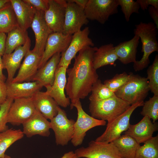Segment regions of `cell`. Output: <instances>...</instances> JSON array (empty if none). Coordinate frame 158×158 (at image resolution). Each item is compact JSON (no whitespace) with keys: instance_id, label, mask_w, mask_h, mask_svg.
<instances>
[{"instance_id":"obj_16","label":"cell","mask_w":158,"mask_h":158,"mask_svg":"<svg viewBox=\"0 0 158 158\" xmlns=\"http://www.w3.org/2000/svg\"><path fill=\"white\" fill-rule=\"evenodd\" d=\"M44 13L36 10L30 26L35 39V46L32 50L42 56L47 39L52 32L45 21Z\"/></svg>"},{"instance_id":"obj_14","label":"cell","mask_w":158,"mask_h":158,"mask_svg":"<svg viewBox=\"0 0 158 158\" xmlns=\"http://www.w3.org/2000/svg\"><path fill=\"white\" fill-rule=\"evenodd\" d=\"M72 37V35H65L62 32H52L47 39L38 69L54 54L64 52L69 46Z\"/></svg>"},{"instance_id":"obj_45","label":"cell","mask_w":158,"mask_h":158,"mask_svg":"<svg viewBox=\"0 0 158 158\" xmlns=\"http://www.w3.org/2000/svg\"><path fill=\"white\" fill-rule=\"evenodd\" d=\"M60 158H76L74 152L73 151H70L67 152Z\"/></svg>"},{"instance_id":"obj_3","label":"cell","mask_w":158,"mask_h":158,"mask_svg":"<svg viewBox=\"0 0 158 158\" xmlns=\"http://www.w3.org/2000/svg\"><path fill=\"white\" fill-rule=\"evenodd\" d=\"M130 105L114 95L102 100L90 102L89 109L92 117L109 122L124 112Z\"/></svg>"},{"instance_id":"obj_5","label":"cell","mask_w":158,"mask_h":158,"mask_svg":"<svg viewBox=\"0 0 158 158\" xmlns=\"http://www.w3.org/2000/svg\"><path fill=\"white\" fill-rule=\"evenodd\" d=\"M144 102V101H141L131 105L123 113L108 122L104 131L95 140L107 143L112 142L120 137L123 132L128 129L133 113L137 108L142 106Z\"/></svg>"},{"instance_id":"obj_8","label":"cell","mask_w":158,"mask_h":158,"mask_svg":"<svg viewBox=\"0 0 158 158\" xmlns=\"http://www.w3.org/2000/svg\"><path fill=\"white\" fill-rule=\"evenodd\" d=\"M74 152L76 158H123L113 142L91 140L87 147L78 148Z\"/></svg>"},{"instance_id":"obj_29","label":"cell","mask_w":158,"mask_h":158,"mask_svg":"<svg viewBox=\"0 0 158 158\" xmlns=\"http://www.w3.org/2000/svg\"><path fill=\"white\" fill-rule=\"evenodd\" d=\"M18 26L10 2L0 8V32L8 33Z\"/></svg>"},{"instance_id":"obj_11","label":"cell","mask_w":158,"mask_h":158,"mask_svg":"<svg viewBox=\"0 0 158 158\" xmlns=\"http://www.w3.org/2000/svg\"><path fill=\"white\" fill-rule=\"evenodd\" d=\"M37 111L31 97L15 99L8 112V123L14 125L23 124L30 119Z\"/></svg>"},{"instance_id":"obj_35","label":"cell","mask_w":158,"mask_h":158,"mask_svg":"<svg viewBox=\"0 0 158 158\" xmlns=\"http://www.w3.org/2000/svg\"><path fill=\"white\" fill-rule=\"evenodd\" d=\"M130 73L124 72L116 74L112 78L105 80L104 84L114 92L124 85L128 80Z\"/></svg>"},{"instance_id":"obj_44","label":"cell","mask_w":158,"mask_h":158,"mask_svg":"<svg viewBox=\"0 0 158 158\" xmlns=\"http://www.w3.org/2000/svg\"><path fill=\"white\" fill-rule=\"evenodd\" d=\"M1 56H0V80L5 82L6 78L3 73L4 67Z\"/></svg>"},{"instance_id":"obj_1","label":"cell","mask_w":158,"mask_h":158,"mask_svg":"<svg viewBox=\"0 0 158 158\" xmlns=\"http://www.w3.org/2000/svg\"><path fill=\"white\" fill-rule=\"evenodd\" d=\"M97 48L88 47L81 50L75 57L73 67L67 69L68 77L65 90L71 102V109L77 101L88 95L99 79L93 64V54Z\"/></svg>"},{"instance_id":"obj_34","label":"cell","mask_w":158,"mask_h":158,"mask_svg":"<svg viewBox=\"0 0 158 158\" xmlns=\"http://www.w3.org/2000/svg\"><path fill=\"white\" fill-rule=\"evenodd\" d=\"M140 114L147 116L154 123L158 119V96L153 95L144 102Z\"/></svg>"},{"instance_id":"obj_30","label":"cell","mask_w":158,"mask_h":158,"mask_svg":"<svg viewBox=\"0 0 158 158\" xmlns=\"http://www.w3.org/2000/svg\"><path fill=\"white\" fill-rule=\"evenodd\" d=\"M24 134L20 129H8L0 133V158H3L6 150L13 143L23 138Z\"/></svg>"},{"instance_id":"obj_13","label":"cell","mask_w":158,"mask_h":158,"mask_svg":"<svg viewBox=\"0 0 158 158\" xmlns=\"http://www.w3.org/2000/svg\"><path fill=\"white\" fill-rule=\"evenodd\" d=\"M49 4L44 13L45 21L52 32L63 33L67 1L49 0Z\"/></svg>"},{"instance_id":"obj_23","label":"cell","mask_w":158,"mask_h":158,"mask_svg":"<svg viewBox=\"0 0 158 158\" xmlns=\"http://www.w3.org/2000/svg\"><path fill=\"white\" fill-rule=\"evenodd\" d=\"M18 26L27 30L30 27L36 9L23 0H10Z\"/></svg>"},{"instance_id":"obj_38","label":"cell","mask_w":158,"mask_h":158,"mask_svg":"<svg viewBox=\"0 0 158 158\" xmlns=\"http://www.w3.org/2000/svg\"><path fill=\"white\" fill-rule=\"evenodd\" d=\"M32 6L36 10L44 12L48 8L49 0H23Z\"/></svg>"},{"instance_id":"obj_17","label":"cell","mask_w":158,"mask_h":158,"mask_svg":"<svg viewBox=\"0 0 158 158\" xmlns=\"http://www.w3.org/2000/svg\"><path fill=\"white\" fill-rule=\"evenodd\" d=\"M30 46L31 40L28 37L23 45L18 47L11 53L5 54L2 56L4 69H6L7 72L6 83L12 81L16 71L20 66L22 59L30 50Z\"/></svg>"},{"instance_id":"obj_15","label":"cell","mask_w":158,"mask_h":158,"mask_svg":"<svg viewBox=\"0 0 158 158\" xmlns=\"http://www.w3.org/2000/svg\"><path fill=\"white\" fill-rule=\"evenodd\" d=\"M68 68L63 66L57 67L52 85L46 87V92L54 99L59 106L63 108L67 107L71 104L69 99L65 93Z\"/></svg>"},{"instance_id":"obj_42","label":"cell","mask_w":158,"mask_h":158,"mask_svg":"<svg viewBox=\"0 0 158 158\" xmlns=\"http://www.w3.org/2000/svg\"><path fill=\"white\" fill-rule=\"evenodd\" d=\"M6 33L0 32V56H3L5 53L6 38Z\"/></svg>"},{"instance_id":"obj_18","label":"cell","mask_w":158,"mask_h":158,"mask_svg":"<svg viewBox=\"0 0 158 158\" xmlns=\"http://www.w3.org/2000/svg\"><path fill=\"white\" fill-rule=\"evenodd\" d=\"M24 57L18 74L11 82H30L32 80L38 69L42 56L32 50H30Z\"/></svg>"},{"instance_id":"obj_40","label":"cell","mask_w":158,"mask_h":158,"mask_svg":"<svg viewBox=\"0 0 158 158\" xmlns=\"http://www.w3.org/2000/svg\"><path fill=\"white\" fill-rule=\"evenodd\" d=\"M7 98L6 83L0 80V105L4 103Z\"/></svg>"},{"instance_id":"obj_10","label":"cell","mask_w":158,"mask_h":158,"mask_svg":"<svg viewBox=\"0 0 158 158\" xmlns=\"http://www.w3.org/2000/svg\"><path fill=\"white\" fill-rule=\"evenodd\" d=\"M90 33L89 28L87 27L72 35L69 46L64 52L61 53L58 67L63 66L68 68L71 60L80 51L88 47H94V43L89 37Z\"/></svg>"},{"instance_id":"obj_4","label":"cell","mask_w":158,"mask_h":158,"mask_svg":"<svg viewBox=\"0 0 158 158\" xmlns=\"http://www.w3.org/2000/svg\"><path fill=\"white\" fill-rule=\"evenodd\" d=\"M130 73L128 81L114 93L117 97L131 105L144 101L150 90L146 78Z\"/></svg>"},{"instance_id":"obj_19","label":"cell","mask_w":158,"mask_h":158,"mask_svg":"<svg viewBox=\"0 0 158 158\" xmlns=\"http://www.w3.org/2000/svg\"><path fill=\"white\" fill-rule=\"evenodd\" d=\"M158 130V123H153L149 117L144 116L138 123L130 124L124 134L130 136L140 144L152 137L154 133Z\"/></svg>"},{"instance_id":"obj_12","label":"cell","mask_w":158,"mask_h":158,"mask_svg":"<svg viewBox=\"0 0 158 158\" xmlns=\"http://www.w3.org/2000/svg\"><path fill=\"white\" fill-rule=\"evenodd\" d=\"M66 1L63 33L72 35L80 31L83 25L88 23L89 20L86 17L84 8L70 0Z\"/></svg>"},{"instance_id":"obj_31","label":"cell","mask_w":158,"mask_h":158,"mask_svg":"<svg viewBox=\"0 0 158 158\" xmlns=\"http://www.w3.org/2000/svg\"><path fill=\"white\" fill-rule=\"evenodd\" d=\"M137 148L134 158H158V135L152 137Z\"/></svg>"},{"instance_id":"obj_47","label":"cell","mask_w":158,"mask_h":158,"mask_svg":"<svg viewBox=\"0 0 158 158\" xmlns=\"http://www.w3.org/2000/svg\"><path fill=\"white\" fill-rule=\"evenodd\" d=\"M3 158H12L10 156L5 154L4 157Z\"/></svg>"},{"instance_id":"obj_26","label":"cell","mask_w":158,"mask_h":158,"mask_svg":"<svg viewBox=\"0 0 158 158\" xmlns=\"http://www.w3.org/2000/svg\"><path fill=\"white\" fill-rule=\"evenodd\" d=\"M118 60L114 46L111 43L97 48L93 55V64L95 69L108 65H114Z\"/></svg>"},{"instance_id":"obj_20","label":"cell","mask_w":158,"mask_h":158,"mask_svg":"<svg viewBox=\"0 0 158 158\" xmlns=\"http://www.w3.org/2000/svg\"><path fill=\"white\" fill-rule=\"evenodd\" d=\"M22 125L23 133L28 138L35 135L48 137L50 134V121L37 110L30 119Z\"/></svg>"},{"instance_id":"obj_36","label":"cell","mask_w":158,"mask_h":158,"mask_svg":"<svg viewBox=\"0 0 158 158\" xmlns=\"http://www.w3.org/2000/svg\"><path fill=\"white\" fill-rule=\"evenodd\" d=\"M118 6L121 7L126 21H129L130 17L133 13H139L140 5L137 1L117 0Z\"/></svg>"},{"instance_id":"obj_41","label":"cell","mask_w":158,"mask_h":158,"mask_svg":"<svg viewBox=\"0 0 158 158\" xmlns=\"http://www.w3.org/2000/svg\"><path fill=\"white\" fill-rule=\"evenodd\" d=\"M148 9L149 15L153 21V23L158 29V8L150 6Z\"/></svg>"},{"instance_id":"obj_27","label":"cell","mask_w":158,"mask_h":158,"mask_svg":"<svg viewBox=\"0 0 158 158\" xmlns=\"http://www.w3.org/2000/svg\"><path fill=\"white\" fill-rule=\"evenodd\" d=\"M112 142L123 158H134L137 150L140 145L132 137L125 134Z\"/></svg>"},{"instance_id":"obj_9","label":"cell","mask_w":158,"mask_h":158,"mask_svg":"<svg viewBox=\"0 0 158 158\" xmlns=\"http://www.w3.org/2000/svg\"><path fill=\"white\" fill-rule=\"evenodd\" d=\"M75 121L68 119L66 112L60 107L56 115L50 120L51 128L54 131L57 145H68L72 139Z\"/></svg>"},{"instance_id":"obj_25","label":"cell","mask_w":158,"mask_h":158,"mask_svg":"<svg viewBox=\"0 0 158 158\" xmlns=\"http://www.w3.org/2000/svg\"><path fill=\"white\" fill-rule=\"evenodd\" d=\"M139 37L134 35L130 40L120 43L114 47L118 60L122 63L127 64L135 62L137 48L139 43Z\"/></svg>"},{"instance_id":"obj_6","label":"cell","mask_w":158,"mask_h":158,"mask_svg":"<svg viewBox=\"0 0 158 158\" xmlns=\"http://www.w3.org/2000/svg\"><path fill=\"white\" fill-rule=\"evenodd\" d=\"M77 111V118L74 125L73 135L71 142L75 147L80 145L83 142L86 132L95 127L104 126L106 121L95 118L86 113L83 108L80 100L73 106Z\"/></svg>"},{"instance_id":"obj_33","label":"cell","mask_w":158,"mask_h":158,"mask_svg":"<svg viewBox=\"0 0 158 158\" xmlns=\"http://www.w3.org/2000/svg\"><path fill=\"white\" fill-rule=\"evenodd\" d=\"M146 78L150 90L154 95L158 96V55L156 54L152 63L148 68Z\"/></svg>"},{"instance_id":"obj_37","label":"cell","mask_w":158,"mask_h":158,"mask_svg":"<svg viewBox=\"0 0 158 158\" xmlns=\"http://www.w3.org/2000/svg\"><path fill=\"white\" fill-rule=\"evenodd\" d=\"M13 101L12 99L7 98L4 103L0 105V133L8 129L7 125L8 114Z\"/></svg>"},{"instance_id":"obj_24","label":"cell","mask_w":158,"mask_h":158,"mask_svg":"<svg viewBox=\"0 0 158 158\" xmlns=\"http://www.w3.org/2000/svg\"><path fill=\"white\" fill-rule=\"evenodd\" d=\"M7 98L13 100L31 97L43 87L37 81L6 83Z\"/></svg>"},{"instance_id":"obj_7","label":"cell","mask_w":158,"mask_h":158,"mask_svg":"<svg viewBox=\"0 0 158 158\" xmlns=\"http://www.w3.org/2000/svg\"><path fill=\"white\" fill-rule=\"evenodd\" d=\"M118 6L117 0H88L84 10L88 20L103 24L118 13Z\"/></svg>"},{"instance_id":"obj_2","label":"cell","mask_w":158,"mask_h":158,"mask_svg":"<svg viewBox=\"0 0 158 158\" xmlns=\"http://www.w3.org/2000/svg\"><path fill=\"white\" fill-rule=\"evenodd\" d=\"M134 35H138L142 44L141 51L143 54L141 59L133 63V68L135 71H141L147 68L150 63L149 56L154 52L158 51L157 39V30L152 22L147 23L142 22L135 25Z\"/></svg>"},{"instance_id":"obj_43","label":"cell","mask_w":158,"mask_h":158,"mask_svg":"<svg viewBox=\"0 0 158 158\" xmlns=\"http://www.w3.org/2000/svg\"><path fill=\"white\" fill-rule=\"evenodd\" d=\"M77 5L84 9L88 1V0H70Z\"/></svg>"},{"instance_id":"obj_32","label":"cell","mask_w":158,"mask_h":158,"mask_svg":"<svg viewBox=\"0 0 158 158\" xmlns=\"http://www.w3.org/2000/svg\"><path fill=\"white\" fill-rule=\"evenodd\" d=\"M91 94L89 97L90 102H97L110 98L115 94L99 79L93 85Z\"/></svg>"},{"instance_id":"obj_28","label":"cell","mask_w":158,"mask_h":158,"mask_svg":"<svg viewBox=\"0 0 158 158\" xmlns=\"http://www.w3.org/2000/svg\"><path fill=\"white\" fill-rule=\"evenodd\" d=\"M28 37L27 30L18 25L13 28L7 33L5 54L11 53L18 47L23 45Z\"/></svg>"},{"instance_id":"obj_46","label":"cell","mask_w":158,"mask_h":158,"mask_svg":"<svg viewBox=\"0 0 158 158\" xmlns=\"http://www.w3.org/2000/svg\"><path fill=\"white\" fill-rule=\"evenodd\" d=\"M10 0H0V8L9 2Z\"/></svg>"},{"instance_id":"obj_39","label":"cell","mask_w":158,"mask_h":158,"mask_svg":"<svg viewBox=\"0 0 158 158\" xmlns=\"http://www.w3.org/2000/svg\"><path fill=\"white\" fill-rule=\"evenodd\" d=\"M140 8L143 11L148 9L150 6L158 8V0H137Z\"/></svg>"},{"instance_id":"obj_21","label":"cell","mask_w":158,"mask_h":158,"mask_svg":"<svg viewBox=\"0 0 158 158\" xmlns=\"http://www.w3.org/2000/svg\"><path fill=\"white\" fill-rule=\"evenodd\" d=\"M31 97L36 109L47 119L50 120L57 114L59 106L45 92L37 91Z\"/></svg>"},{"instance_id":"obj_22","label":"cell","mask_w":158,"mask_h":158,"mask_svg":"<svg viewBox=\"0 0 158 158\" xmlns=\"http://www.w3.org/2000/svg\"><path fill=\"white\" fill-rule=\"evenodd\" d=\"M61 56V54L59 53L53 55L42 67L38 70L32 80L37 81L43 87L52 86Z\"/></svg>"}]
</instances>
